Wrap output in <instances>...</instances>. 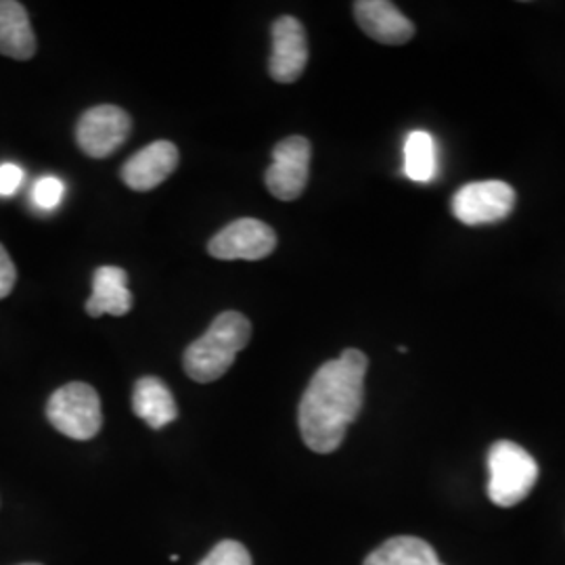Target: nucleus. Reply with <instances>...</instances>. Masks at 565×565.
Wrapping results in <instances>:
<instances>
[{
  "instance_id": "nucleus-18",
  "label": "nucleus",
  "mask_w": 565,
  "mask_h": 565,
  "mask_svg": "<svg viewBox=\"0 0 565 565\" xmlns=\"http://www.w3.org/2000/svg\"><path fill=\"white\" fill-rule=\"evenodd\" d=\"M65 193V184L55 177H44L34 186V202L42 210H53L60 205Z\"/></svg>"
},
{
  "instance_id": "nucleus-20",
  "label": "nucleus",
  "mask_w": 565,
  "mask_h": 565,
  "mask_svg": "<svg viewBox=\"0 0 565 565\" xmlns=\"http://www.w3.org/2000/svg\"><path fill=\"white\" fill-rule=\"evenodd\" d=\"M18 281V270L7 249L0 245V300H4Z\"/></svg>"
},
{
  "instance_id": "nucleus-12",
  "label": "nucleus",
  "mask_w": 565,
  "mask_h": 565,
  "mask_svg": "<svg viewBox=\"0 0 565 565\" xmlns=\"http://www.w3.org/2000/svg\"><path fill=\"white\" fill-rule=\"evenodd\" d=\"M128 275L120 266H102L93 275V296L86 302V315L99 319L103 315L124 317L132 308L128 291Z\"/></svg>"
},
{
  "instance_id": "nucleus-11",
  "label": "nucleus",
  "mask_w": 565,
  "mask_h": 565,
  "mask_svg": "<svg viewBox=\"0 0 565 565\" xmlns=\"http://www.w3.org/2000/svg\"><path fill=\"white\" fill-rule=\"evenodd\" d=\"M354 18L369 39L398 46L415 36V25L404 18L401 9L387 0H359L354 2Z\"/></svg>"
},
{
  "instance_id": "nucleus-2",
  "label": "nucleus",
  "mask_w": 565,
  "mask_h": 565,
  "mask_svg": "<svg viewBox=\"0 0 565 565\" xmlns=\"http://www.w3.org/2000/svg\"><path fill=\"white\" fill-rule=\"evenodd\" d=\"M252 338V323L242 312L226 310L214 319L200 340L184 352V371L198 384L221 380Z\"/></svg>"
},
{
  "instance_id": "nucleus-10",
  "label": "nucleus",
  "mask_w": 565,
  "mask_h": 565,
  "mask_svg": "<svg viewBox=\"0 0 565 565\" xmlns=\"http://www.w3.org/2000/svg\"><path fill=\"white\" fill-rule=\"evenodd\" d=\"M179 168V149L170 141L147 145L121 166V181L132 191H151L160 186Z\"/></svg>"
},
{
  "instance_id": "nucleus-21",
  "label": "nucleus",
  "mask_w": 565,
  "mask_h": 565,
  "mask_svg": "<svg viewBox=\"0 0 565 565\" xmlns=\"http://www.w3.org/2000/svg\"><path fill=\"white\" fill-rule=\"evenodd\" d=\"M21 565H41V564H21Z\"/></svg>"
},
{
  "instance_id": "nucleus-16",
  "label": "nucleus",
  "mask_w": 565,
  "mask_h": 565,
  "mask_svg": "<svg viewBox=\"0 0 565 565\" xmlns=\"http://www.w3.org/2000/svg\"><path fill=\"white\" fill-rule=\"evenodd\" d=\"M438 170L436 141L429 132L415 130L404 142V172L411 181L429 182Z\"/></svg>"
},
{
  "instance_id": "nucleus-14",
  "label": "nucleus",
  "mask_w": 565,
  "mask_h": 565,
  "mask_svg": "<svg viewBox=\"0 0 565 565\" xmlns=\"http://www.w3.org/2000/svg\"><path fill=\"white\" fill-rule=\"evenodd\" d=\"M135 415L151 429H162L179 419V408L168 385L158 377H142L132 392Z\"/></svg>"
},
{
  "instance_id": "nucleus-3",
  "label": "nucleus",
  "mask_w": 565,
  "mask_h": 565,
  "mask_svg": "<svg viewBox=\"0 0 565 565\" xmlns=\"http://www.w3.org/2000/svg\"><path fill=\"white\" fill-rule=\"evenodd\" d=\"M488 497L499 507L522 503L539 480V465L534 457L509 440L492 445L488 452Z\"/></svg>"
},
{
  "instance_id": "nucleus-1",
  "label": "nucleus",
  "mask_w": 565,
  "mask_h": 565,
  "mask_svg": "<svg viewBox=\"0 0 565 565\" xmlns=\"http://www.w3.org/2000/svg\"><path fill=\"white\" fill-rule=\"evenodd\" d=\"M366 369V354L348 348L340 359L327 361L310 380L300 401L298 424L303 445L312 452L329 455L342 445L348 427L363 408Z\"/></svg>"
},
{
  "instance_id": "nucleus-6",
  "label": "nucleus",
  "mask_w": 565,
  "mask_h": 565,
  "mask_svg": "<svg viewBox=\"0 0 565 565\" xmlns=\"http://www.w3.org/2000/svg\"><path fill=\"white\" fill-rule=\"evenodd\" d=\"M132 120L118 105H97L82 114L76 141L88 158L103 160L116 153L130 137Z\"/></svg>"
},
{
  "instance_id": "nucleus-5",
  "label": "nucleus",
  "mask_w": 565,
  "mask_h": 565,
  "mask_svg": "<svg viewBox=\"0 0 565 565\" xmlns=\"http://www.w3.org/2000/svg\"><path fill=\"white\" fill-rule=\"evenodd\" d=\"M515 191L503 181L469 182L452 198V214L467 226L499 223L511 214Z\"/></svg>"
},
{
  "instance_id": "nucleus-13",
  "label": "nucleus",
  "mask_w": 565,
  "mask_h": 565,
  "mask_svg": "<svg viewBox=\"0 0 565 565\" xmlns=\"http://www.w3.org/2000/svg\"><path fill=\"white\" fill-rule=\"evenodd\" d=\"M36 53V36L28 11L15 0H0V55L28 61Z\"/></svg>"
},
{
  "instance_id": "nucleus-8",
  "label": "nucleus",
  "mask_w": 565,
  "mask_h": 565,
  "mask_svg": "<svg viewBox=\"0 0 565 565\" xmlns=\"http://www.w3.org/2000/svg\"><path fill=\"white\" fill-rule=\"evenodd\" d=\"M277 247L275 231L256 218H239L216 233L207 252L216 260H263Z\"/></svg>"
},
{
  "instance_id": "nucleus-15",
  "label": "nucleus",
  "mask_w": 565,
  "mask_h": 565,
  "mask_svg": "<svg viewBox=\"0 0 565 565\" xmlns=\"http://www.w3.org/2000/svg\"><path fill=\"white\" fill-rule=\"evenodd\" d=\"M363 565H443L434 546L417 536H396L377 546Z\"/></svg>"
},
{
  "instance_id": "nucleus-4",
  "label": "nucleus",
  "mask_w": 565,
  "mask_h": 565,
  "mask_svg": "<svg viewBox=\"0 0 565 565\" xmlns=\"http://www.w3.org/2000/svg\"><path fill=\"white\" fill-rule=\"evenodd\" d=\"M46 419L72 440H93L102 431V398L93 385H63L49 398Z\"/></svg>"
},
{
  "instance_id": "nucleus-17",
  "label": "nucleus",
  "mask_w": 565,
  "mask_h": 565,
  "mask_svg": "<svg viewBox=\"0 0 565 565\" xmlns=\"http://www.w3.org/2000/svg\"><path fill=\"white\" fill-rule=\"evenodd\" d=\"M200 565H252V555L242 543L223 541L203 557Z\"/></svg>"
},
{
  "instance_id": "nucleus-7",
  "label": "nucleus",
  "mask_w": 565,
  "mask_h": 565,
  "mask_svg": "<svg viewBox=\"0 0 565 565\" xmlns=\"http://www.w3.org/2000/svg\"><path fill=\"white\" fill-rule=\"evenodd\" d=\"M312 147L303 137H287L273 149V163L264 181L273 198L281 202L298 200L308 184Z\"/></svg>"
},
{
  "instance_id": "nucleus-9",
  "label": "nucleus",
  "mask_w": 565,
  "mask_h": 565,
  "mask_svg": "<svg viewBox=\"0 0 565 565\" xmlns=\"http://www.w3.org/2000/svg\"><path fill=\"white\" fill-rule=\"evenodd\" d=\"M308 63V41L303 25L291 15H282L273 23V55L268 61L270 78L291 84L302 78Z\"/></svg>"
},
{
  "instance_id": "nucleus-19",
  "label": "nucleus",
  "mask_w": 565,
  "mask_h": 565,
  "mask_svg": "<svg viewBox=\"0 0 565 565\" xmlns=\"http://www.w3.org/2000/svg\"><path fill=\"white\" fill-rule=\"evenodd\" d=\"M23 182V170L18 163L0 166V198H11Z\"/></svg>"
}]
</instances>
